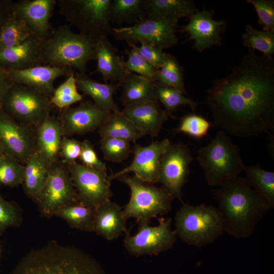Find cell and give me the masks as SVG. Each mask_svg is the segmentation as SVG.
Wrapping results in <instances>:
<instances>
[{"instance_id":"13","label":"cell","mask_w":274,"mask_h":274,"mask_svg":"<svg viewBox=\"0 0 274 274\" xmlns=\"http://www.w3.org/2000/svg\"><path fill=\"white\" fill-rule=\"evenodd\" d=\"M67 168L80 202L95 210L110 199L112 193L107 170L76 162Z\"/></svg>"},{"instance_id":"45","label":"cell","mask_w":274,"mask_h":274,"mask_svg":"<svg viewBox=\"0 0 274 274\" xmlns=\"http://www.w3.org/2000/svg\"><path fill=\"white\" fill-rule=\"evenodd\" d=\"M20 222L18 211L12 202L6 200L0 193V235L10 227Z\"/></svg>"},{"instance_id":"37","label":"cell","mask_w":274,"mask_h":274,"mask_svg":"<svg viewBox=\"0 0 274 274\" xmlns=\"http://www.w3.org/2000/svg\"><path fill=\"white\" fill-rule=\"evenodd\" d=\"M242 39L245 47L258 50L263 55L272 57L274 54V31L260 30L247 24Z\"/></svg>"},{"instance_id":"29","label":"cell","mask_w":274,"mask_h":274,"mask_svg":"<svg viewBox=\"0 0 274 274\" xmlns=\"http://www.w3.org/2000/svg\"><path fill=\"white\" fill-rule=\"evenodd\" d=\"M49 171L44 161L35 151L24 163L22 184L26 195L36 201L44 187Z\"/></svg>"},{"instance_id":"46","label":"cell","mask_w":274,"mask_h":274,"mask_svg":"<svg viewBox=\"0 0 274 274\" xmlns=\"http://www.w3.org/2000/svg\"><path fill=\"white\" fill-rule=\"evenodd\" d=\"M79 159L84 165L107 170L106 164L98 158L92 144L87 140L81 142Z\"/></svg>"},{"instance_id":"16","label":"cell","mask_w":274,"mask_h":274,"mask_svg":"<svg viewBox=\"0 0 274 274\" xmlns=\"http://www.w3.org/2000/svg\"><path fill=\"white\" fill-rule=\"evenodd\" d=\"M0 110V144L4 153L24 164L35 151V131Z\"/></svg>"},{"instance_id":"9","label":"cell","mask_w":274,"mask_h":274,"mask_svg":"<svg viewBox=\"0 0 274 274\" xmlns=\"http://www.w3.org/2000/svg\"><path fill=\"white\" fill-rule=\"evenodd\" d=\"M50 98L27 86L14 84L4 99L2 109L18 122L36 128L50 114Z\"/></svg>"},{"instance_id":"14","label":"cell","mask_w":274,"mask_h":274,"mask_svg":"<svg viewBox=\"0 0 274 274\" xmlns=\"http://www.w3.org/2000/svg\"><path fill=\"white\" fill-rule=\"evenodd\" d=\"M55 165L49 169L46 183L36 201L40 213L46 217L53 216L60 208L79 201L68 168Z\"/></svg>"},{"instance_id":"2","label":"cell","mask_w":274,"mask_h":274,"mask_svg":"<svg viewBox=\"0 0 274 274\" xmlns=\"http://www.w3.org/2000/svg\"><path fill=\"white\" fill-rule=\"evenodd\" d=\"M213 191L224 232L236 238L252 235L258 223L270 210L245 178L237 177Z\"/></svg>"},{"instance_id":"18","label":"cell","mask_w":274,"mask_h":274,"mask_svg":"<svg viewBox=\"0 0 274 274\" xmlns=\"http://www.w3.org/2000/svg\"><path fill=\"white\" fill-rule=\"evenodd\" d=\"M111 113L97 109L90 101L65 108L59 118L64 136L83 134L98 129Z\"/></svg>"},{"instance_id":"38","label":"cell","mask_w":274,"mask_h":274,"mask_svg":"<svg viewBox=\"0 0 274 274\" xmlns=\"http://www.w3.org/2000/svg\"><path fill=\"white\" fill-rule=\"evenodd\" d=\"M24 164L15 157L3 154L0 157V187H15L22 184Z\"/></svg>"},{"instance_id":"24","label":"cell","mask_w":274,"mask_h":274,"mask_svg":"<svg viewBox=\"0 0 274 274\" xmlns=\"http://www.w3.org/2000/svg\"><path fill=\"white\" fill-rule=\"evenodd\" d=\"M122 208L110 199L95 209L93 232L108 241L128 232Z\"/></svg>"},{"instance_id":"5","label":"cell","mask_w":274,"mask_h":274,"mask_svg":"<svg viewBox=\"0 0 274 274\" xmlns=\"http://www.w3.org/2000/svg\"><path fill=\"white\" fill-rule=\"evenodd\" d=\"M196 159L210 186H219L238 177L245 166L239 147L221 130L208 145L198 149Z\"/></svg>"},{"instance_id":"47","label":"cell","mask_w":274,"mask_h":274,"mask_svg":"<svg viewBox=\"0 0 274 274\" xmlns=\"http://www.w3.org/2000/svg\"><path fill=\"white\" fill-rule=\"evenodd\" d=\"M81 152V142L74 139L64 136L62 140L60 155L68 164L76 162Z\"/></svg>"},{"instance_id":"34","label":"cell","mask_w":274,"mask_h":274,"mask_svg":"<svg viewBox=\"0 0 274 274\" xmlns=\"http://www.w3.org/2000/svg\"><path fill=\"white\" fill-rule=\"evenodd\" d=\"M146 17L143 0H112L109 10L111 23L134 24Z\"/></svg>"},{"instance_id":"8","label":"cell","mask_w":274,"mask_h":274,"mask_svg":"<svg viewBox=\"0 0 274 274\" xmlns=\"http://www.w3.org/2000/svg\"><path fill=\"white\" fill-rule=\"evenodd\" d=\"M117 179L125 183L131 191L130 198L123 210L126 220L133 218L139 224H149L152 218L170 211L174 198L162 187H156L128 174Z\"/></svg>"},{"instance_id":"4","label":"cell","mask_w":274,"mask_h":274,"mask_svg":"<svg viewBox=\"0 0 274 274\" xmlns=\"http://www.w3.org/2000/svg\"><path fill=\"white\" fill-rule=\"evenodd\" d=\"M97 42L73 31L67 25H60L54 29L43 43L41 64L71 67L79 73H86L88 63L95 59Z\"/></svg>"},{"instance_id":"3","label":"cell","mask_w":274,"mask_h":274,"mask_svg":"<svg viewBox=\"0 0 274 274\" xmlns=\"http://www.w3.org/2000/svg\"><path fill=\"white\" fill-rule=\"evenodd\" d=\"M10 274H107L90 255L74 247L51 242L30 252Z\"/></svg>"},{"instance_id":"11","label":"cell","mask_w":274,"mask_h":274,"mask_svg":"<svg viewBox=\"0 0 274 274\" xmlns=\"http://www.w3.org/2000/svg\"><path fill=\"white\" fill-rule=\"evenodd\" d=\"M193 160L190 148L181 142L171 143L160 158L157 182L174 199L182 201V189L187 182Z\"/></svg>"},{"instance_id":"35","label":"cell","mask_w":274,"mask_h":274,"mask_svg":"<svg viewBox=\"0 0 274 274\" xmlns=\"http://www.w3.org/2000/svg\"><path fill=\"white\" fill-rule=\"evenodd\" d=\"M155 82L175 88L186 93L184 81L183 69L173 55L165 53L162 65L158 69Z\"/></svg>"},{"instance_id":"41","label":"cell","mask_w":274,"mask_h":274,"mask_svg":"<svg viewBox=\"0 0 274 274\" xmlns=\"http://www.w3.org/2000/svg\"><path fill=\"white\" fill-rule=\"evenodd\" d=\"M211 126L210 122L205 118L193 113L182 118L176 130L199 140L208 134Z\"/></svg>"},{"instance_id":"12","label":"cell","mask_w":274,"mask_h":274,"mask_svg":"<svg viewBox=\"0 0 274 274\" xmlns=\"http://www.w3.org/2000/svg\"><path fill=\"white\" fill-rule=\"evenodd\" d=\"M157 226L147 223L140 224L137 232L133 235L129 232L124 239V246L131 255H158L174 246L177 238L175 230L172 228L170 218L159 219Z\"/></svg>"},{"instance_id":"27","label":"cell","mask_w":274,"mask_h":274,"mask_svg":"<svg viewBox=\"0 0 274 274\" xmlns=\"http://www.w3.org/2000/svg\"><path fill=\"white\" fill-rule=\"evenodd\" d=\"M146 16L178 20L189 18L197 10L190 0H143Z\"/></svg>"},{"instance_id":"26","label":"cell","mask_w":274,"mask_h":274,"mask_svg":"<svg viewBox=\"0 0 274 274\" xmlns=\"http://www.w3.org/2000/svg\"><path fill=\"white\" fill-rule=\"evenodd\" d=\"M75 77L79 91L90 96L97 109L108 112L120 111L113 98L120 86L119 83H101L90 78L86 73L78 72Z\"/></svg>"},{"instance_id":"15","label":"cell","mask_w":274,"mask_h":274,"mask_svg":"<svg viewBox=\"0 0 274 274\" xmlns=\"http://www.w3.org/2000/svg\"><path fill=\"white\" fill-rule=\"evenodd\" d=\"M170 144L169 139H165L153 142L147 146L135 144L132 150L134 155L132 162L121 170L108 176L109 180L111 182L121 176L133 173L144 182L157 183L160 158Z\"/></svg>"},{"instance_id":"48","label":"cell","mask_w":274,"mask_h":274,"mask_svg":"<svg viewBox=\"0 0 274 274\" xmlns=\"http://www.w3.org/2000/svg\"><path fill=\"white\" fill-rule=\"evenodd\" d=\"M14 84L11 79L8 71L0 67V110L3 102L9 89Z\"/></svg>"},{"instance_id":"39","label":"cell","mask_w":274,"mask_h":274,"mask_svg":"<svg viewBox=\"0 0 274 274\" xmlns=\"http://www.w3.org/2000/svg\"><path fill=\"white\" fill-rule=\"evenodd\" d=\"M82 99L83 95L79 93L77 88L75 74L67 77L63 83L55 88L50 98L51 105L61 109L68 108Z\"/></svg>"},{"instance_id":"32","label":"cell","mask_w":274,"mask_h":274,"mask_svg":"<svg viewBox=\"0 0 274 274\" xmlns=\"http://www.w3.org/2000/svg\"><path fill=\"white\" fill-rule=\"evenodd\" d=\"M95 210L79 201L58 209L54 214L64 219L74 228L86 231H93Z\"/></svg>"},{"instance_id":"33","label":"cell","mask_w":274,"mask_h":274,"mask_svg":"<svg viewBox=\"0 0 274 274\" xmlns=\"http://www.w3.org/2000/svg\"><path fill=\"white\" fill-rule=\"evenodd\" d=\"M32 36L26 23L12 12L0 28V50L20 44Z\"/></svg>"},{"instance_id":"36","label":"cell","mask_w":274,"mask_h":274,"mask_svg":"<svg viewBox=\"0 0 274 274\" xmlns=\"http://www.w3.org/2000/svg\"><path fill=\"white\" fill-rule=\"evenodd\" d=\"M155 96L156 99L163 106L164 110L172 117V113L176 112L181 106H189L194 113L198 103L186 97L179 90L172 87L155 83Z\"/></svg>"},{"instance_id":"25","label":"cell","mask_w":274,"mask_h":274,"mask_svg":"<svg viewBox=\"0 0 274 274\" xmlns=\"http://www.w3.org/2000/svg\"><path fill=\"white\" fill-rule=\"evenodd\" d=\"M123 59L118 55L117 48L108 37L101 39L96 44L95 60L97 65L93 73H100L106 83L110 82L120 84L128 72L122 64Z\"/></svg>"},{"instance_id":"1","label":"cell","mask_w":274,"mask_h":274,"mask_svg":"<svg viewBox=\"0 0 274 274\" xmlns=\"http://www.w3.org/2000/svg\"><path fill=\"white\" fill-rule=\"evenodd\" d=\"M207 103L213 124L240 138L274 133V60L248 49L232 73L215 80Z\"/></svg>"},{"instance_id":"20","label":"cell","mask_w":274,"mask_h":274,"mask_svg":"<svg viewBox=\"0 0 274 274\" xmlns=\"http://www.w3.org/2000/svg\"><path fill=\"white\" fill-rule=\"evenodd\" d=\"M143 136L156 137L170 117L159 101L149 100L124 106L120 111Z\"/></svg>"},{"instance_id":"40","label":"cell","mask_w":274,"mask_h":274,"mask_svg":"<svg viewBox=\"0 0 274 274\" xmlns=\"http://www.w3.org/2000/svg\"><path fill=\"white\" fill-rule=\"evenodd\" d=\"M100 149L105 160L114 162H122L132 152L129 141L108 137L101 138Z\"/></svg>"},{"instance_id":"28","label":"cell","mask_w":274,"mask_h":274,"mask_svg":"<svg viewBox=\"0 0 274 274\" xmlns=\"http://www.w3.org/2000/svg\"><path fill=\"white\" fill-rule=\"evenodd\" d=\"M156 82L136 74L127 72L120 86L122 87L120 100L125 106L149 100H155ZM157 100V99H156Z\"/></svg>"},{"instance_id":"44","label":"cell","mask_w":274,"mask_h":274,"mask_svg":"<svg viewBox=\"0 0 274 274\" xmlns=\"http://www.w3.org/2000/svg\"><path fill=\"white\" fill-rule=\"evenodd\" d=\"M140 46H136L133 43L126 42L129 47L135 51L142 58L159 69L163 64L165 52L160 50L145 41H141Z\"/></svg>"},{"instance_id":"23","label":"cell","mask_w":274,"mask_h":274,"mask_svg":"<svg viewBox=\"0 0 274 274\" xmlns=\"http://www.w3.org/2000/svg\"><path fill=\"white\" fill-rule=\"evenodd\" d=\"M44 41L33 36L17 46L0 50V67L18 71L41 65Z\"/></svg>"},{"instance_id":"17","label":"cell","mask_w":274,"mask_h":274,"mask_svg":"<svg viewBox=\"0 0 274 274\" xmlns=\"http://www.w3.org/2000/svg\"><path fill=\"white\" fill-rule=\"evenodd\" d=\"M188 24L181 26L182 32L189 35L188 40L194 42L193 47L199 52H202L213 46L221 45L222 37L226 26L223 20H216L212 11L203 9L197 11L189 18Z\"/></svg>"},{"instance_id":"30","label":"cell","mask_w":274,"mask_h":274,"mask_svg":"<svg viewBox=\"0 0 274 274\" xmlns=\"http://www.w3.org/2000/svg\"><path fill=\"white\" fill-rule=\"evenodd\" d=\"M101 138H113L135 142L143 136L120 111L111 112L98 129Z\"/></svg>"},{"instance_id":"10","label":"cell","mask_w":274,"mask_h":274,"mask_svg":"<svg viewBox=\"0 0 274 274\" xmlns=\"http://www.w3.org/2000/svg\"><path fill=\"white\" fill-rule=\"evenodd\" d=\"M178 20L147 17L130 26L113 28L116 40L131 43L145 41L163 51L176 45Z\"/></svg>"},{"instance_id":"21","label":"cell","mask_w":274,"mask_h":274,"mask_svg":"<svg viewBox=\"0 0 274 274\" xmlns=\"http://www.w3.org/2000/svg\"><path fill=\"white\" fill-rule=\"evenodd\" d=\"M14 84L27 86L43 93L50 98L55 89L54 82L60 77L75 74L74 70L67 67L41 65L29 68L7 71Z\"/></svg>"},{"instance_id":"31","label":"cell","mask_w":274,"mask_h":274,"mask_svg":"<svg viewBox=\"0 0 274 274\" xmlns=\"http://www.w3.org/2000/svg\"><path fill=\"white\" fill-rule=\"evenodd\" d=\"M245 178L250 186L264 201L270 210L274 208V172L262 169L260 165L245 166Z\"/></svg>"},{"instance_id":"42","label":"cell","mask_w":274,"mask_h":274,"mask_svg":"<svg viewBox=\"0 0 274 274\" xmlns=\"http://www.w3.org/2000/svg\"><path fill=\"white\" fill-rule=\"evenodd\" d=\"M124 52L127 55V59L122 60V64L125 70L129 72L141 75L155 82L158 69L155 68L135 51L125 49Z\"/></svg>"},{"instance_id":"51","label":"cell","mask_w":274,"mask_h":274,"mask_svg":"<svg viewBox=\"0 0 274 274\" xmlns=\"http://www.w3.org/2000/svg\"><path fill=\"white\" fill-rule=\"evenodd\" d=\"M0 255H1V249H0Z\"/></svg>"},{"instance_id":"22","label":"cell","mask_w":274,"mask_h":274,"mask_svg":"<svg viewBox=\"0 0 274 274\" xmlns=\"http://www.w3.org/2000/svg\"><path fill=\"white\" fill-rule=\"evenodd\" d=\"M35 128V151L50 169L56 164L64 136L60 120L49 115Z\"/></svg>"},{"instance_id":"7","label":"cell","mask_w":274,"mask_h":274,"mask_svg":"<svg viewBox=\"0 0 274 274\" xmlns=\"http://www.w3.org/2000/svg\"><path fill=\"white\" fill-rule=\"evenodd\" d=\"M112 0H57L58 13L79 33L98 41L112 33L109 19Z\"/></svg>"},{"instance_id":"49","label":"cell","mask_w":274,"mask_h":274,"mask_svg":"<svg viewBox=\"0 0 274 274\" xmlns=\"http://www.w3.org/2000/svg\"><path fill=\"white\" fill-rule=\"evenodd\" d=\"M14 1L0 0V28L12 12Z\"/></svg>"},{"instance_id":"19","label":"cell","mask_w":274,"mask_h":274,"mask_svg":"<svg viewBox=\"0 0 274 274\" xmlns=\"http://www.w3.org/2000/svg\"><path fill=\"white\" fill-rule=\"evenodd\" d=\"M57 0H20L14 1L12 12L28 25L33 37L43 41L54 29L50 22Z\"/></svg>"},{"instance_id":"43","label":"cell","mask_w":274,"mask_h":274,"mask_svg":"<svg viewBox=\"0 0 274 274\" xmlns=\"http://www.w3.org/2000/svg\"><path fill=\"white\" fill-rule=\"evenodd\" d=\"M255 8L258 17V24L263 30L274 31V1L247 0Z\"/></svg>"},{"instance_id":"6","label":"cell","mask_w":274,"mask_h":274,"mask_svg":"<svg viewBox=\"0 0 274 274\" xmlns=\"http://www.w3.org/2000/svg\"><path fill=\"white\" fill-rule=\"evenodd\" d=\"M175 221L177 236L193 246L212 243L224 232L219 212L212 205L183 203L176 214Z\"/></svg>"},{"instance_id":"50","label":"cell","mask_w":274,"mask_h":274,"mask_svg":"<svg viewBox=\"0 0 274 274\" xmlns=\"http://www.w3.org/2000/svg\"><path fill=\"white\" fill-rule=\"evenodd\" d=\"M4 153H4V150H3V149L2 146H1V144H0V157H1V156H2L3 154H4Z\"/></svg>"}]
</instances>
